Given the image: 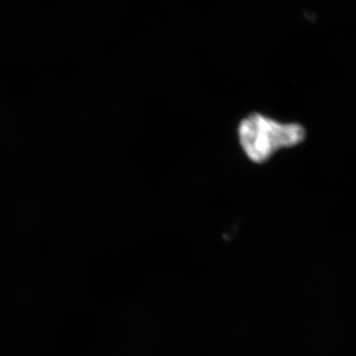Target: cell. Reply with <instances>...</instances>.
Listing matches in <instances>:
<instances>
[{
  "mask_svg": "<svg viewBox=\"0 0 356 356\" xmlns=\"http://www.w3.org/2000/svg\"><path fill=\"white\" fill-rule=\"evenodd\" d=\"M306 128L298 122H281L254 112L238 124V139L247 158L264 165L282 149H293L305 142Z\"/></svg>",
  "mask_w": 356,
  "mask_h": 356,
  "instance_id": "cell-1",
  "label": "cell"
}]
</instances>
